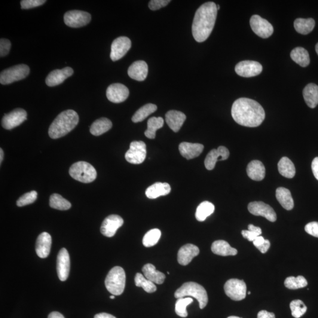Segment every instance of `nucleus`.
Returning <instances> with one entry per match:
<instances>
[{
    "label": "nucleus",
    "mask_w": 318,
    "mask_h": 318,
    "mask_svg": "<svg viewBox=\"0 0 318 318\" xmlns=\"http://www.w3.org/2000/svg\"><path fill=\"white\" fill-rule=\"evenodd\" d=\"M70 268V256L65 248L60 250L57 258V272L60 280L65 281L69 277Z\"/></svg>",
    "instance_id": "nucleus-18"
},
{
    "label": "nucleus",
    "mask_w": 318,
    "mask_h": 318,
    "mask_svg": "<svg viewBox=\"0 0 318 318\" xmlns=\"http://www.w3.org/2000/svg\"><path fill=\"white\" fill-rule=\"evenodd\" d=\"M27 112L23 109H16L8 114L4 115L2 119V126L7 130L16 127L27 120Z\"/></svg>",
    "instance_id": "nucleus-14"
},
{
    "label": "nucleus",
    "mask_w": 318,
    "mask_h": 318,
    "mask_svg": "<svg viewBox=\"0 0 318 318\" xmlns=\"http://www.w3.org/2000/svg\"><path fill=\"white\" fill-rule=\"evenodd\" d=\"M316 50L317 53V54L318 55V43H317V44L316 45Z\"/></svg>",
    "instance_id": "nucleus-58"
},
{
    "label": "nucleus",
    "mask_w": 318,
    "mask_h": 318,
    "mask_svg": "<svg viewBox=\"0 0 318 318\" xmlns=\"http://www.w3.org/2000/svg\"><path fill=\"white\" fill-rule=\"evenodd\" d=\"M48 318H64L62 314L58 313V312H53L49 314Z\"/></svg>",
    "instance_id": "nucleus-56"
},
{
    "label": "nucleus",
    "mask_w": 318,
    "mask_h": 318,
    "mask_svg": "<svg viewBox=\"0 0 318 318\" xmlns=\"http://www.w3.org/2000/svg\"><path fill=\"white\" fill-rule=\"evenodd\" d=\"M129 95V90L124 85L115 83L109 85L106 91V96L112 103H120L124 102Z\"/></svg>",
    "instance_id": "nucleus-17"
},
{
    "label": "nucleus",
    "mask_w": 318,
    "mask_h": 318,
    "mask_svg": "<svg viewBox=\"0 0 318 318\" xmlns=\"http://www.w3.org/2000/svg\"><path fill=\"white\" fill-rule=\"evenodd\" d=\"M193 302L194 300L191 297L177 299L175 305V311L177 316L182 318L187 317L188 313L186 308Z\"/></svg>",
    "instance_id": "nucleus-43"
},
{
    "label": "nucleus",
    "mask_w": 318,
    "mask_h": 318,
    "mask_svg": "<svg viewBox=\"0 0 318 318\" xmlns=\"http://www.w3.org/2000/svg\"><path fill=\"white\" fill-rule=\"evenodd\" d=\"M79 121V115L75 111L73 110L64 111L57 116L49 127V136L56 139L66 136L74 129Z\"/></svg>",
    "instance_id": "nucleus-3"
},
{
    "label": "nucleus",
    "mask_w": 318,
    "mask_h": 318,
    "mask_svg": "<svg viewBox=\"0 0 318 318\" xmlns=\"http://www.w3.org/2000/svg\"><path fill=\"white\" fill-rule=\"evenodd\" d=\"M110 298H111L112 299H114L115 298V295L111 296H110Z\"/></svg>",
    "instance_id": "nucleus-60"
},
{
    "label": "nucleus",
    "mask_w": 318,
    "mask_h": 318,
    "mask_svg": "<svg viewBox=\"0 0 318 318\" xmlns=\"http://www.w3.org/2000/svg\"><path fill=\"white\" fill-rule=\"evenodd\" d=\"M290 57L296 63L302 67H307L310 63V55L304 48L296 47L290 53Z\"/></svg>",
    "instance_id": "nucleus-33"
},
{
    "label": "nucleus",
    "mask_w": 318,
    "mask_h": 318,
    "mask_svg": "<svg viewBox=\"0 0 318 318\" xmlns=\"http://www.w3.org/2000/svg\"><path fill=\"white\" fill-rule=\"evenodd\" d=\"M229 155L228 149L224 146H220L218 149H213L207 154L204 160V166L207 170H213L217 161L226 160Z\"/></svg>",
    "instance_id": "nucleus-20"
},
{
    "label": "nucleus",
    "mask_w": 318,
    "mask_h": 318,
    "mask_svg": "<svg viewBox=\"0 0 318 318\" xmlns=\"http://www.w3.org/2000/svg\"><path fill=\"white\" fill-rule=\"evenodd\" d=\"M258 318H275V316L274 313L262 310L258 313Z\"/></svg>",
    "instance_id": "nucleus-53"
},
{
    "label": "nucleus",
    "mask_w": 318,
    "mask_h": 318,
    "mask_svg": "<svg viewBox=\"0 0 318 318\" xmlns=\"http://www.w3.org/2000/svg\"><path fill=\"white\" fill-rule=\"evenodd\" d=\"M191 296L197 299L200 309L206 307L208 302V296L205 289L202 286L196 282H186L179 287L175 293L177 299Z\"/></svg>",
    "instance_id": "nucleus-4"
},
{
    "label": "nucleus",
    "mask_w": 318,
    "mask_h": 318,
    "mask_svg": "<svg viewBox=\"0 0 318 318\" xmlns=\"http://www.w3.org/2000/svg\"><path fill=\"white\" fill-rule=\"evenodd\" d=\"M146 157V144L142 141L131 142L130 148L125 154V159L130 163L139 164L145 161Z\"/></svg>",
    "instance_id": "nucleus-10"
},
{
    "label": "nucleus",
    "mask_w": 318,
    "mask_h": 318,
    "mask_svg": "<svg viewBox=\"0 0 318 318\" xmlns=\"http://www.w3.org/2000/svg\"><path fill=\"white\" fill-rule=\"evenodd\" d=\"M51 237L47 232H42L36 241V251L40 258H46L50 254L51 246Z\"/></svg>",
    "instance_id": "nucleus-22"
},
{
    "label": "nucleus",
    "mask_w": 318,
    "mask_h": 318,
    "mask_svg": "<svg viewBox=\"0 0 318 318\" xmlns=\"http://www.w3.org/2000/svg\"><path fill=\"white\" fill-rule=\"evenodd\" d=\"M157 106L154 104H147L137 111L131 119L134 123H139L145 120L149 115L157 111Z\"/></svg>",
    "instance_id": "nucleus-38"
},
{
    "label": "nucleus",
    "mask_w": 318,
    "mask_h": 318,
    "mask_svg": "<svg viewBox=\"0 0 318 318\" xmlns=\"http://www.w3.org/2000/svg\"><path fill=\"white\" fill-rule=\"evenodd\" d=\"M316 21L313 18H297L294 21L296 31L303 35H308L314 29Z\"/></svg>",
    "instance_id": "nucleus-34"
},
{
    "label": "nucleus",
    "mask_w": 318,
    "mask_h": 318,
    "mask_svg": "<svg viewBox=\"0 0 318 318\" xmlns=\"http://www.w3.org/2000/svg\"><path fill=\"white\" fill-rule=\"evenodd\" d=\"M94 318H116L112 315L107 313H101L96 315Z\"/></svg>",
    "instance_id": "nucleus-55"
},
{
    "label": "nucleus",
    "mask_w": 318,
    "mask_h": 318,
    "mask_svg": "<svg viewBox=\"0 0 318 318\" xmlns=\"http://www.w3.org/2000/svg\"><path fill=\"white\" fill-rule=\"evenodd\" d=\"M305 230L307 233L314 237L318 238V222H313L305 226Z\"/></svg>",
    "instance_id": "nucleus-50"
},
{
    "label": "nucleus",
    "mask_w": 318,
    "mask_h": 318,
    "mask_svg": "<svg viewBox=\"0 0 318 318\" xmlns=\"http://www.w3.org/2000/svg\"><path fill=\"white\" fill-rule=\"evenodd\" d=\"M248 293V294H249V295L251 294V292H250V291H249V292H248V293Z\"/></svg>",
    "instance_id": "nucleus-62"
},
{
    "label": "nucleus",
    "mask_w": 318,
    "mask_h": 318,
    "mask_svg": "<svg viewBox=\"0 0 318 318\" xmlns=\"http://www.w3.org/2000/svg\"><path fill=\"white\" fill-rule=\"evenodd\" d=\"M228 318H241L235 317V316H231V317H228Z\"/></svg>",
    "instance_id": "nucleus-59"
},
{
    "label": "nucleus",
    "mask_w": 318,
    "mask_h": 318,
    "mask_svg": "<svg viewBox=\"0 0 318 318\" xmlns=\"http://www.w3.org/2000/svg\"><path fill=\"white\" fill-rule=\"evenodd\" d=\"M131 46V42L127 37L122 36L115 40L111 46V58L116 62L123 58Z\"/></svg>",
    "instance_id": "nucleus-13"
},
{
    "label": "nucleus",
    "mask_w": 318,
    "mask_h": 318,
    "mask_svg": "<svg viewBox=\"0 0 318 318\" xmlns=\"http://www.w3.org/2000/svg\"><path fill=\"white\" fill-rule=\"evenodd\" d=\"M199 253V249L193 244H187L180 248L177 254V261L183 266L190 264L193 259Z\"/></svg>",
    "instance_id": "nucleus-21"
},
{
    "label": "nucleus",
    "mask_w": 318,
    "mask_h": 318,
    "mask_svg": "<svg viewBox=\"0 0 318 318\" xmlns=\"http://www.w3.org/2000/svg\"><path fill=\"white\" fill-rule=\"evenodd\" d=\"M107 289L113 295H120L126 285V274L123 268L116 267L112 269L105 280Z\"/></svg>",
    "instance_id": "nucleus-5"
},
{
    "label": "nucleus",
    "mask_w": 318,
    "mask_h": 318,
    "mask_svg": "<svg viewBox=\"0 0 318 318\" xmlns=\"http://www.w3.org/2000/svg\"><path fill=\"white\" fill-rule=\"evenodd\" d=\"M217 9H218V10H219V9H220V6H219V5H217Z\"/></svg>",
    "instance_id": "nucleus-61"
},
{
    "label": "nucleus",
    "mask_w": 318,
    "mask_h": 318,
    "mask_svg": "<svg viewBox=\"0 0 318 318\" xmlns=\"http://www.w3.org/2000/svg\"><path fill=\"white\" fill-rule=\"evenodd\" d=\"M265 239L264 237L259 236L257 237L253 241V243L254 244V246L256 247H258L261 245L263 243L265 242Z\"/></svg>",
    "instance_id": "nucleus-54"
},
{
    "label": "nucleus",
    "mask_w": 318,
    "mask_h": 318,
    "mask_svg": "<svg viewBox=\"0 0 318 318\" xmlns=\"http://www.w3.org/2000/svg\"><path fill=\"white\" fill-rule=\"evenodd\" d=\"M0 163H2V160H3V158H4V152H3L2 149H1L0 150Z\"/></svg>",
    "instance_id": "nucleus-57"
},
{
    "label": "nucleus",
    "mask_w": 318,
    "mask_h": 318,
    "mask_svg": "<svg viewBox=\"0 0 318 318\" xmlns=\"http://www.w3.org/2000/svg\"><path fill=\"white\" fill-rule=\"evenodd\" d=\"M186 119V115L181 112L170 111L166 114V123L174 132H178Z\"/></svg>",
    "instance_id": "nucleus-25"
},
{
    "label": "nucleus",
    "mask_w": 318,
    "mask_h": 318,
    "mask_svg": "<svg viewBox=\"0 0 318 318\" xmlns=\"http://www.w3.org/2000/svg\"><path fill=\"white\" fill-rule=\"evenodd\" d=\"M312 170L314 176L318 180V157L314 159L312 163Z\"/></svg>",
    "instance_id": "nucleus-52"
},
{
    "label": "nucleus",
    "mask_w": 318,
    "mask_h": 318,
    "mask_svg": "<svg viewBox=\"0 0 318 318\" xmlns=\"http://www.w3.org/2000/svg\"><path fill=\"white\" fill-rule=\"evenodd\" d=\"M171 188L167 183L157 182L149 186L146 191V197L154 199L161 196H166L170 194Z\"/></svg>",
    "instance_id": "nucleus-27"
},
{
    "label": "nucleus",
    "mask_w": 318,
    "mask_h": 318,
    "mask_svg": "<svg viewBox=\"0 0 318 318\" xmlns=\"http://www.w3.org/2000/svg\"><path fill=\"white\" fill-rule=\"evenodd\" d=\"M180 155L188 160L197 158L202 153L204 146L199 143L183 142L179 146Z\"/></svg>",
    "instance_id": "nucleus-24"
},
{
    "label": "nucleus",
    "mask_w": 318,
    "mask_h": 318,
    "mask_svg": "<svg viewBox=\"0 0 318 318\" xmlns=\"http://www.w3.org/2000/svg\"><path fill=\"white\" fill-rule=\"evenodd\" d=\"M128 75L130 78L136 81L145 80L148 75V64L145 61H136L128 68Z\"/></svg>",
    "instance_id": "nucleus-23"
},
{
    "label": "nucleus",
    "mask_w": 318,
    "mask_h": 318,
    "mask_svg": "<svg viewBox=\"0 0 318 318\" xmlns=\"http://www.w3.org/2000/svg\"><path fill=\"white\" fill-rule=\"evenodd\" d=\"M11 47V42L7 39H1L0 40V56H7Z\"/></svg>",
    "instance_id": "nucleus-49"
},
{
    "label": "nucleus",
    "mask_w": 318,
    "mask_h": 318,
    "mask_svg": "<svg viewBox=\"0 0 318 318\" xmlns=\"http://www.w3.org/2000/svg\"><path fill=\"white\" fill-rule=\"evenodd\" d=\"M91 16L87 12L80 10L67 11L64 16V23L72 28L86 26L90 22Z\"/></svg>",
    "instance_id": "nucleus-9"
},
{
    "label": "nucleus",
    "mask_w": 318,
    "mask_h": 318,
    "mask_svg": "<svg viewBox=\"0 0 318 318\" xmlns=\"http://www.w3.org/2000/svg\"><path fill=\"white\" fill-rule=\"evenodd\" d=\"M50 206L55 209L66 210L70 209L72 204L70 201L63 198L62 196L54 194L50 197Z\"/></svg>",
    "instance_id": "nucleus-39"
},
{
    "label": "nucleus",
    "mask_w": 318,
    "mask_h": 318,
    "mask_svg": "<svg viewBox=\"0 0 318 318\" xmlns=\"http://www.w3.org/2000/svg\"><path fill=\"white\" fill-rule=\"evenodd\" d=\"M211 249L215 254L222 256H235L238 253L236 249L231 247L227 241L222 240L214 241Z\"/></svg>",
    "instance_id": "nucleus-29"
},
{
    "label": "nucleus",
    "mask_w": 318,
    "mask_h": 318,
    "mask_svg": "<svg viewBox=\"0 0 318 318\" xmlns=\"http://www.w3.org/2000/svg\"><path fill=\"white\" fill-rule=\"evenodd\" d=\"M305 103L311 109L316 108L318 105V85L308 84L303 90Z\"/></svg>",
    "instance_id": "nucleus-28"
},
{
    "label": "nucleus",
    "mask_w": 318,
    "mask_h": 318,
    "mask_svg": "<svg viewBox=\"0 0 318 318\" xmlns=\"http://www.w3.org/2000/svg\"><path fill=\"white\" fill-rule=\"evenodd\" d=\"M248 210L252 215L264 217L269 221L274 222L277 221V214L273 208L262 201H253L250 203Z\"/></svg>",
    "instance_id": "nucleus-15"
},
{
    "label": "nucleus",
    "mask_w": 318,
    "mask_h": 318,
    "mask_svg": "<svg viewBox=\"0 0 318 318\" xmlns=\"http://www.w3.org/2000/svg\"><path fill=\"white\" fill-rule=\"evenodd\" d=\"M215 211V206L208 201H204L198 206L196 212V218L198 221L203 222L205 221Z\"/></svg>",
    "instance_id": "nucleus-36"
},
{
    "label": "nucleus",
    "mask_w": 318,
    "mask_h": 318,
    "mask_svg": "<svg viewBox=\"0 0 318 318\" xmlns=\"http://www.w3.org/2000/svg\"><path fill=\"white\" fill-rule=\"evenodd\" d=\"M30 73V68L26 64H21L3 70L0 74V82L7 85L25 79Z\"/></svg>",
    "instance_id": "nucleus-7"
},
{
    "label": "nucleus",
    "mask_w": 318,
    "mask_h": 318,
    "mask_svg": "<svg viewBox=\"0 0 318 318\" xmlns=\"http://www.w3.org/2000/svg\"><path fill=\"white\" fill-rule=\"evenodd\" d=\"M261 234V229L252 224L249 225L248 230L241 231V235H242L243 237L250 241L254 240L257 237H259Z\"/></svg>",
    "instance_id": "nucleus-46"
},
{
    "label": "nucleus",
    "mask_w": 318,
    "mask_h": 318,
    "mask_svg": "<svg viewBox=\"0 0 318 318\" xmlns=\"http://www.w3.org/2000/svg\"><path fill=\"white\" fill-rule=\"evenodd\" d=\"M134 281H135L136 286L142 287L146 292L154 293L157 290V287L156 286L155 284L147 279L141 274L137 273L136 275Z\"/></svg>",
    "instance_id": "nucleus-40"
},
{
    "label": "nucleus",
    "mask_w": 318,
    "mask_h": 318,
    "mask_svg": "<svg viewBox=\"0 0 318 318\" xmlns=\"http://www.w3.org/2000/svg\"><path fill=\"white\" fill-rule=\"evenodd\" d=\"M250 27L257 36L263 39L270 38L274 33V27L267 20L254 15L250 20Z\"/></svg>",
    "instance_id": "nucleus-11"
},
{
    "label": "nucleus",
    "mask_w": 318,
    "mask_h": 318,
    "mask_svg": "<svg viewBox=\"0 0 318 318\" xmlns=\"http://www.w3.org/2000/svg\"><path fill=\"white\" fill-rule=\"evenodd\" d=\"M276 197L278 201L284 209L287 210H292L294 206L291 194L288 189L285 188H279L277 189Z\"/></svg>",
    "instance_id": "nucleus-31"
},
{
    "label": "nucleus",
    "mask_w": 318,
    "mask_h": 318,
    "mask_svg": "<svg viewBox=\"0 0 318 318\" xmlns=\"http://www.w3.org/2000/svg\"><path fill=\"white\" fill-rule=\"evenodd\" d=\"M46 1L44 0H23L20 2L21 8L30 9L39 7L44 4Z\"/></svg>",
    "instance_id": "nucleus-47"
},
{
    "label": "nucleus",
    "mask_w": 318,
    "mask_h": 318,
    "mask_svg": "<svg viewBox=\"0 0 318 318\" xmlns=\"http://www.w3.org/2000/svg\"><path fill=\"white\" fill-rule=\"evenodd\" d=\"M261 64L255 61L245 60L238 63L235 67V72L243 78H252L258 76L262 72Z\"/></svg>",
    "instance_id": "nucleus-12"
},
{
    "label": "nucleus",
    "mask_w": 318,
    "mask_h": 318,
    "mask_svg": "<svg viewBox=\"0 0 318 318\" xmlns=\"http://www.w3.org/2000/svg\"><path fill=\"white\" fill-rule=\"evenodd\" d=\"M73 73H74V71L71 67H69L61 70H54L49 73L45 79V83L49 87L56 86V85L62 84L65 80L72 76Z\"/></svg>",
    "instance_id": "nucleus-19"
},
{
    "label": "nucleus",
    "mask_w": 318,
    "mask_h": 318,
    "mask_svg": "<svg viewBox=\"0 0 318 318\" xmlns=\"http://www.w3.org/2000/svg\"><path fill=\"white\" fill-rule=\"evenodd\" d=\"M161 237V232L158 229H154L147 232L143 238V245L147 247H152L157 244Z\"/></svg>",
    "instance_id": "nucleus-41"
},
{
    "label": "nucleus",
    "mask_w": 318,
    "mask_h": 318,
    "mask_svg": "<svg viewBox=\"0 0 318 318\" xmlns=\"http://www.w3.org/2000/svg\"><path fill=\"white\" fill-rule=\"evenodd\" d=\"M225 292L232 300H243L246 296V285L243 280L238 279H229L224 286Z\"/></svg>",
    "instance_id": "nucleus-8"
},
{
    "label": "nucleus",
    "mask_w": 318,
    "mask_h": 318,
    "mask_svg": "<svg viewBox=\"0 0 318 318\" xmlns=\"http://www.w3.org/2000/svg\"><path fill=\"white\" fill-rule=\"evenodd\" d=\"M271 246L270 241L267 239H265V242L261 244V246L257 247V249H258L259 251L262 253H267L268 249H270Z\"/></svg>",
    "instance_id": "nucleus-51"
},
{
    "label": "nucleus",
    "mask_w": 318,
    "mask_h": 318,
    "mask_svg": "<svg viewBox=\"0 0 318 318\" xmlns=\"http://www.w3.org/2000/svg\"><path fill=\"white\" fill-rule=\"evenodd\" d=\"M170 1V0H152L149 2V7L152 10H158L162 7H166Z\"/></svg>",
    "instance_id": "nucleus-48"
},
{
    "label": "nucleus",
    "mask_w": 318,
    "mask_h": 318,
    "mask_svg": "<svg viewBox=\"0 0 318 318\" xmlns=\"http://www.w3.org/2000/svg\"><path fill=\"white\" fill-rule=\"evenodd\" d=\"M232 116L241 126L256 127L260 126L265 118L264 108L256 101L248 98H240L232 105Z\"/></svg>",
    "instance_id": "nucleus-1"
},
{
    "label": "nucleus",
    "mask_w": 318,
    "mask_h": 318,
    "mask_svg": "<svg viewBox=\"0 0 318 318\" xmlns=\"http://www.w3.org/2000/svg\"><path fill=\"white\" fill-rule=\"evenodd\" d=\"M285 286L289 289H298L303 288L308 285L307 279L304 277H290L285 280Z\"/></svg>",
    "instance_id": "nucleus-42"
},
{
    "label": "nucleus",
    "mask_w": 318,
    "mask_h": 318,
    "mask_svg": "<svg viewBox=\"0 0 318 318\" xmlns=\"http://www.w3.org/2000/svg\"><path fill=\"white\" fill-rule=\"evenodd\" d=\"M164 125V120L161 117H153L149 119L148 128L145 132V136L149 139H154L156 137V132L160 129Z\"/></svg>",
    "instance_id": "nucleus-37"
},
{
    "label": "nucleus",
    "mask_w": 318,
    "mask_h": 318,
    "mask_svg": "<svg viewBox=\"0 0 318 318\" xmlns=\"http://www.w3.org/2000/svg\"><path fill=\"white\" fill-rule=\"evenodd\" d=\"M142 271L145 278L154 283L160 285L164 282L166 276L162 272L157 271L154 265L148 264L144 266Z\"/></svg>",
    "instance_id": "nucleus-30"
},
{
    "label": "nucleus",
    "mask_w": 318,
    "mask_h": 318,
    "mask_svg": "<svg viewBox=\"0 0 318 318\" xmlns=\"http://www.w3.org/2000/svg\"><path fill=\"white\" fill-rule=\"evenodd\" d=\"M70 175L73 179L84 183L93 182L97 177V172L92 165L85 161H79L70 168Z\"/></svg>",
    "instance_id": "nucleus-6"
},
{
    "label": "nucleus",
    "mask_w": 318,
    "mask_h": 318,
    "mask_svg": "<svg viewBox=\"0 0 318 318\" xmlns=\"http://www.w3.org/2000/svg\"><path fill=\"white\" fill-rule=\"evenodd\" d=\"M247 174L250 179L255 181H261L265 178V168L261 161L250 162L247 167Z\"/></svg>",
    "instance_id": "nucleus-26"
},
{
    "label": "nucleus",
    "mask_w": 318,
    "mask_h": 318,
    "mask_svg": "<svg viewBox=\"0 0 318 318\" xmlns=\"http://www.w3.org/2000/svg\"><path fill=\"white\" fill-rule=\"evenodd\" d=\"M123 219L120 216L110 215L104 220L101 226V233L106 237H114L118 229L123 225Z\"/></svg>",
    "instance_id": "nucleus-16"
},
{
    "label": "nucleus",
    "mask_w": 318,
    "mask_h": 318,
    "mask_svg": "<svg viewBox=\"0 0 318 318\" xmlns=\"http://www.w3.org/2000/svg\"><path fill=\"white\" fill-rule=\"evenodd\" d=\"M112 127V121L108 119L103 118L98 119L91 124L90 131L93 135L99 136L108 131Z\"/></svg>",
    "instance_id": "nucleus-32"
},
{
    "label": "nucleus",
    "mask_w": 318,
    "mask_h": 318,
    "mask_svg": "<svg viewBox=\"0 0 318 318\" xmlns=\"http://www.w3.org/2000/svg\"><path fill=\"white\" fill-rule=\"evenodd\" d=\"M290 308L292 316L295 318H301L307 311V306L301 300H294L290 302Z\"/></svg>",
    "instance_id": "nucleus-44"
},
{
    "label": "nucleus",
    "mask_w": 318,
    "mask_h": 318,
    "mask_svg": "<svg viewBox=\"0 0 318 318\" xmlns=\"http://www.w3.org/2000/svg\"><path fill=\"white\" fill-rule=\"evenodd\" d=\"M38 198V193L33 191L21 196L17 201V205L18 207H23L32 204Z\"/></svg>",
    "instance_id": "nucleus-45"
},
{
    "label": "nucleus",
    "mask_w": 318,
    "mask_h": 318,
    "mask_svg": "<svg viewBox=\"0 0 318 318\" xmlns=\"http://www.w3.org/2000/svg\"><path fill=\"white\" fill-rule=\"evenodd\" d=\"M218 9L215 2H207L196 12L192 24V34L196 41H206L215 26Z\"/></svg>",
    "instance_id": "nucleus-2"
},
{
    "label": "nucleus",
    "mask_w": 318,
    "mask_h": 318,
    "mask_svg": "<svg viewBox=\"0 0 318 318\" xmlns=\"http://www.w3.org/2000/svg\"><path fill=\"white\" fill-rule=\"evenodd\" d=\"M278 170L281 175L286 178L292 179L295 176L296 169L292 161L286 157L280 159L278 164Z\"/></svg>",
    "instance_id": "nucleus-35"
}]
</instances>
